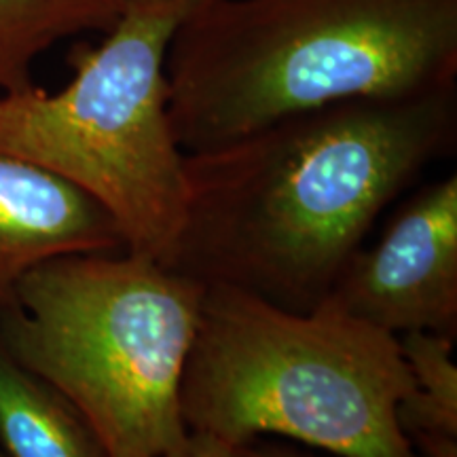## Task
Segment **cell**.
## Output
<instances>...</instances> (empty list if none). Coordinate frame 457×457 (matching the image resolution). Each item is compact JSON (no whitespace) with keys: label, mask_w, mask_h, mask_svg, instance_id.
I'll return each mask as SVG.
<instances>
[{"label":"cell","mask_w":457,"mask_h":457,"mask_svg":"<svg viewBox=\"0 0 457 457\" xmlns=\"http://www.w3.org/2000/svg\"><path fill=\"white\" fill-rule=\"evenodd\" d=\"M237 449H239V457H316L312 455L310 451L295 447V445L262 441V438H256V441L242 445V447Z\"/></svg>","instance_id":"cell-12"},{"label":"cell","mask_w":457,"mask_h":457,"mask_svg":"<svg viewBox=\"0 0 457 457\" xmlns=\"http://www.w3.org/2000/svg\"><path fill=\"white\" fill-rule=\"evenodd\" d=\"M204 293L128 250L57 256L17 286L0 345L81 411L108 457H165L188 432L180 384Z\"/></svg>","instance_id":"cell-4"},{"label":"cell","mask_w":457,"mask_h":457,"mask_svg":"<svg viewBox=\"0 0 457 457\" xmlns=\"http://www.w3.org/2000/svg\"><path fill=\"white\" fill-rule=\"evenodd\" d=\"M185 153L353 98L455 87L457 0H195L168 49Z\"/></svg>","instance_id":"cell-2"},{"label":"cell","mask_w":457,"mask_h":457,"mask_svg":"<svg viewBox=\"0 0 457 457\" xmlns=\"http://www.w3.org/2000/svg\"><path fill=\"white\" fill-rule=\"evenodd\" d=\"M165 457H239V449L205 432L188 430Z\"/></svg>","instance_id":"cell-11"},{"label":"cell","mask_w":457,"mask_h":457,"mask_svg":"<svg viewBox=\"0 0 457 457\" xmlns=\"http://www.w3.org/2000/svg\"><path fill=\"white\" fill-rule=\"evenodd\" d=\"M327 301L394 337L457 335V176L400 205L373 245L360 248Z\"/></svg>","instance_id":"cell-6"},{"label":"cell","mask_w":457,"mask_h":457,"mask_svg":"<svg viewBox=\"0 0 457 457\" xmlns=\"http://www.w3.org/2000/svg\"><path fill=\"white\" fill-rule=\"evenodd\" d=\"M119 250L121 228L94 197L38 165L0 155V318L43 262Z\"/></svg>","instance_id":"cell-7"},{"label":"cell","mask_w":457,"mask_h":457,"mask_svg":"<svg viewBox=\"0 0 457 457\" xmlns=\"http://www.w3.org/2000/svg\"><path fill=\"white\" fill-rule=\"evenodd\" d=\"M0 457H7V455H4V453H3V449H0Z\"/></svg>","instance_id":"cell-13"},{"label":"cell","mask_w":457,"mask_h":457,"mask_svg":"<svg viewBox=\"0 0 457 457\" xmlns=\"http://www.w3.org/2000/svg\"><path fill=\"white\" fill-rule=\"evenodd\" d=\"M411 387L398 337L330 301L293 312L205 286L180 411L233 447L279 436L335 457H420L396 421Z\"/></svg>","instance_id":"cell-3"},{"label":"cell","mask_w":457,"mask_h":457,"mask_svg":"<svg viewBox=\"0 0 457 457\" xmlns=\"http://www.w3.org/2000/svg\"><path fill=\"white\" fill-rule=\"evenodd\" d=\"M128 0H0V94L34 85L32 68L57 43L111 30Z\"/></svg>","instance_id":"cell-9"},{"label":"cell","mask_w":457,"mask_h":457,"mask_svg":"<svg viewBox=\"0 0 457 457\" xmlns=\"http://www.w3.org/2000/svg\"><path fill=\"white\" fill-rule=\"evenodd\" d=\"M0 449L7 457H108L81 411L0 345Z\"/></svg>","instance_id":"cell-8"},{"label":"cell","mask_w":457,"mask_h":457,"mask_svg":"<svg viewBox=\"0 0 457 457\" xmlns=\"http://www.w3.org/2000/svg\"><path fill=\"white\" fill-rule=\"evenodd\" d=\"M455 138L449 87L333 102L185 153V220L165 267L310 312L387 205Z\"/></svg>","instance_id":"cell-1"},{"label":"cell","mask_w":457,"mask_h":457,"mask_svg":"<svg viewBox=\"0 0 457 457\" xmlns=\"http://www.w3.org/2000/svg\"><path fill=\"white\" fill-rule=\"evenodd\" d=\"M195 0H128L72 79L0 94V155L60 176L117 220L131 254L168 265L185 220V151L168 112V49Z\"/></svg>","instance_id":"cell-5"},{"label":"cell","mask_w":457,"mask_h":457,"mask_svg":"<svg viewBox=\"0 0 457 457\" xmlns=\"http://www.w3.org/2000/svg\"><path fill=\"white\" fill-rule=\"evenodd\" d=\"M413 387L398 403L396 421L420 457H457L455 339L434 333L398 337Z\"/></svg>","instance_id":"cell-10"}]
</instances>
